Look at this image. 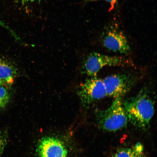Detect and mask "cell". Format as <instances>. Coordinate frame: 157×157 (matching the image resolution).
Returning a JSON list of instances; mask_svg holds the SVG:
<instances>
[{"label":"cell","mask_w":157,"mask_h":157,"mask_svg":"<svg viewBox=\"0 0 157 157\" xmlns=\"http://www.w3.org/2000/svg\"><path fill=\"white\" fill-rule=\"evenodd\" d=\"M20 1L22 3L25 4L33 2L34 0H20Z\"/></svg>","instance_id":"obj_13"},{"label":"cell","mask_w":157,"mask_h":157,"mask_svg":"<svg viewBox=\"0 0 157 157\" xmlns=\"http://www.w3.org/2000/svg\"><path fill=\"white\" fill-rule=\"evenodd\" d=\"M4 83L1 81L0 80V86L3 85Z\"/></svg>","instance_id":"obj_15"},{"label":"cell","mask_w":157,"mask_h":157,"mask_svg":"<svg viewBox=\"0 0 157 157\" xmlns=\"http://www.w3.org/2000/svg\"><path fill=\"white\" fill-rule=\"evenodd\" d=\"M106 1L110 3L111 5H113L115 3L116 0H105Z\"/></svg>","instance_id":"obj_14"},{"label":"cell","mask_w":157,"mask_h":157,"mask_svg":"<svg viewBox=\"0 0 157 157\" xmlns=\"http://www.w3.org/2000/svg\"><path fill=\"white\" fill-rule=\"evenodd\" d=\"M0 25L4 27L6 29H7L9 31L11 34L13 35L15 33L8 26L6 25V24L4 23L0 19Z\"/></svg>","instance_id":"obj_12"},{"label":"cell","mask_w":157,"mask_h":157,"mask_svg":"<svg viewBox=\"0 0 157 157\" xmlns=\"http://www.w3.org/2000/svg\"><path fill=\"white\" fill-rule=\"evenodd\" d=\"M3 85L0 86V110L7 106L10 99L8 89Z\"/></svg>","instance_id":"obj_10"},{"label":"cell","mask_w":157,"mask_h":157,"mask_svg":"<svg viewBox=\"0 0 157 157\" xmlns=\"http://www.w3.org/2000/svg\"><path fill=\"white\" fill-rule=\"evenodd\" d=\"M16 74V70L13 66L5 62L0 61V80L4 84L13 82Z\"/></svg>","instance_id":"obj_9"},{"label":"cell","mask_w":157,"mask_h":157,"mask_svg":"<svg viewBox=\"0 0 157 157\" xmlns=\"http://www.w3.org/2000/svg\"><path fill=\"white\" fill-rule=\"evenodd\" d=\"M7 144V135L0 130V157H1Z\"/></svg>","instance_id":"obj_11"},{"label":"cell","mask_w":157,"mask_h":157,"mask_svg":"<svg viewBox=\"0 0 157 157\" xmlns=\"http://www.w3.org/2000/svg\"><path fill=\"white\" fill-rule=\"evenodd\" d=\"M38 157H66L67 151L59 139L45 137L39 141L37 150Z\"/></svg>","instance_id":"obj_6"},{"label":"cell","mask_w":157,"mask_h":157,"mask_svg":"<svg viewBox=\"0 0 157 157\" xmlns=\"http://www.w3.org/2000/svg\"><path fill=\"white\" fill-rule=\"evenodd\" d=\"M122 102L128 121L139 129L147 130L154 111V104L148 91L142 89L136 95Z\"/></svg>","instance_id":"obj_1"},{"label":"cell","mask_w":157,"mask_h":157,"mask_svg":"<svg viewBox=\"0 0 157 157\" xmlns=\"http://www.w3.org/2000/svg\"><path fill=\"white\" fill-rule=\"evenodd\" d=\"M89 1H96V0H89Z\"/></svg>","instance_id":"obj_16"},{"label":"cell","mask_w":157,"mask_h":157,"mask_svg":"<svg viewBox=\"0 0 157 157\" xmlns=\"http://www.w3.org/2000/svg\"><path fill=\"white\" fill-rule=\"evenodd\" d=\"M107 96L122 98L128 93L137 81L136 76L130 74L111 75L103 79Z\"/></svg>","instance_id":"obj_4"},{"label":"cell","mask_w":157,"mask_h":157,"mask_svg":"<svg viewBox=\"0 0 157 157\" xmlns=\"http://www.w3.org/2000/svg\"><path fill=\"white\" fill-rule=\"evenodd\" d=\"M122 101V98H115L108 108L97 112V120L101 129L115 132L126 126L128 121Z\"/></svg>","instance_id":"obj_2"},{"label":"cell","mask_w":157,"mask_h":157,"mask_svg":"<svg viewBox=\"0 0 157 157\" xmlns=\"http://www.w3.org/2000/svg\"><path fill=\"white\" fill-rule=\"evenodd\" d=\"M131 63L129 60L124 58L93 52L90 53L86 57L83 67L87 75L93 77L95 76L104 66H123L130 65Z\"/></svg>","instance_id":"obj_3"},{"label":"cell","mask_w":157,"mask_h":157,"mask_svg":"<svg viewBox=\"0 0 157 157\" xmlns=\"http://www.w3.org/2000/svg\"><path fill=\"white\" fill-rule=\"evenodd\" d=\"M113 157H146L143 145L138 142L130 148H119L116 151Z\"/></svg>","instance_id":"obj_8"},{"label":"cell","mask_w":157,"mask_h":157,"mask_svg":"<svg viewBox=\"0 0 157 157\" xmlns=\"http://www.w3.org/2000/svg\"><path fill=\"white\" fill-rule=\"evenodd\" d=\"M102 42L106 49L113 51L127 54L130 51L126 38L122 33L115 30L108 32L103 39Z\"/></svg>","instance_id":"obj_7"},{"label":"cell","mask_w":157,"mask_h":157,"mask_svg":"<svg viewBox=\"0 0 157 157\" xmlns=\"http://www.w3.org/2000/svg\"><path fill=\"white\" fill-rule=\"evenodd\" d=\"M78 94L83 105H88L107 96L103 80L93 76L81 86Z\"/></svg>","instance_id":"obj_5"}]
</instances>
